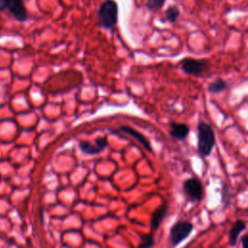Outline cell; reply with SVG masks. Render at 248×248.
<instances>
[{"mask_svg": "<svg viewBox=\"0 0 248 248\" xmlns=\"http://www.w3.org/2000/svg\"><path fill=\"white\" fill-rule=\"evenodd\" d=\"M198 150L203 157H207L211 154L215 143L216 137L212 127L203 121H200L198 126Z\"/></svg>", "mask_w": 248, "mask_h": 248, "instance_id": "6da1fadb", "label": "cell"}, {"mask_svg": "<svg viewBox=\"0 0 248 248\" xmlns=\"http://www.w3.org/2000/svg\"><path fill=\"white\" fill-rule=\"evenodd\" d=\"M98 24L105 29H112L118 21V5L114 0L103 2L97 14Z\"/></svg>", "mask_w": 248, "mask_h": 248, "instance_id": "7a4b0ae2", "label": "cell"}, {"mask_svg": "<svg viewBox=\"0 0 248 248\" xmlns=\"http://www.w3.org/2000/svg\"><path fill=\"white\" fill-rule=\"evenodd\" d=\"M194 231V225L185 220H180L174 223L170 230V242L172 246H177L182 241L187 239Z\"/></svg>", "mask_w": 248, "mask_h": 248, "instance_id": "3957f363", "label": "cell"}, {"mask_svg": "<svg viewBox=\"0 0 248 248\" xmlns=\"http://www.w3.org/2000/svg\"><path fill=\"white\" fill-rule=\"evenodd\" d=\"M179 65L185 74L195 77L202 76L205 71H207L209 67V64L206 60L191 57H185L181 59Z\"/></svg>", "mask_w": 248, "mask_h": 248, "instance_id": "277c9868", "label": "cell"}, {"mask_svg": "<svg viewBox=\"0 0 248 248\" xmlns=\"http://www.w3.org/2000/svg\"><path fill=\"white\" fill-rule=\"evenodd\" d=\"M183 193L187 200L193 202H199L202 200L203 187L202 182L196 177H189L182 184Z\"/></svg>", "mask_w": 248, "mask_h": 248, "instance_id": "5b68a950", "label": "cell"}, {"mask_svg": "<svg viewBox=\"0 0 248 248\" xmlns=\"http://www.w3.org/2000/svg\"><path fill=\"white\" fill-rule=\"evenodd\" d=\"M79 148L83 153L89 154V155H95L100 153L107 145H108V138L106 136L98 137L95 140V143L92 144L89 141L81 140L79 141Z\"/></svg>", "mask_w": 248, "mask_h": 248, "instance_id": "8992f818", "label": "cell"}, {"mask_svg": "<svg viewBox=\"0 0 248 248\" xmlns=\"http://www.w3.org/2000/svg\"><path fill=\"white\" fill-rule=\"evenodd\" d=\"M7 9L17 21L24 22L27 20V10L24 6L23 0H10Z\"/></svg>", "mask_w": 248, "mask_h": 248, "instance_id": "52a82bcc", "label": "cell"}, {"mask_svg": "<svg viewBox=\"0 0 248 248\" xmlns=\"http://www.w3.org/2000/svg\"><path fill=\"white\" fill-rule=\"evenodd\" d=\"M189 132H190V128L185 123H179L174 121H171L170 123L169 134L174 140H184L188 137Z\"/></svg>", "mask_w": 248, "mask_h": 248, "instance_id": "ba28073f", "label": "cell"}, {"mask_svg": "<svg viewBox=\"0 0 248 248\" xmlns=\"http://www.w3.org/2000/svg\"><path fill=\"white\" fill-rule=\"evenodd\" d=\"M119 131H122L128 135H130L131 137H133L137 141H139L148 152H152V146L148 140V139H146L141 133H140L139 131H137L136 129L130 127V126H126V125H123V126H120L119 128Z\"/></svg>", "mask_w": 248, "mask_h": 248, "instance_id": "9c48e42d", "label": "cell"}, {"mask_svg": "<svg viewBox=\"0 0 248 248\" xmlns=\"http://www.w3.org/2000/svg\"><path fill=\"white\" fill-rule=\"evenodd\" d=\"M168 208H169V206L165 202L154 210V212L152 213V216H151V221H150V228L152 231L158 230V228L161 226L165 216L167 215Z\"/></svg>", "mask_w": 248, "mask_h": 248, "instance_id": "30bf717a", "label": "cell"}, {"mask_svg": "<svg viewBox=\"0 0 248 248\" xmlns=\"http://www.w3.org/2000/svg\"><path fill=\"white\" fill-rule=\"evenodd\" d=\"M246 229V223L241 220V219H237L233 225L232 226L230 232H229V243L231 246L234 247L236 245L237 239L239 234Z\"/></svg>", "mask_w": 248, "mask_h": 248, "instance_id": "8fae6325", "label": "cell"}, {"mask_svg": "<svg viewBox=\"0 0 248 248\" xmlns=\"http://www.w3.org/2000/svg\"><path fill=\"white\" fill-rule=\"evenodd\" d=\"M228 88V83L226 80L222 78H217L214 81L210 82L207 86V90L211 94H218L220 92H223Z\"/></svg>", "mask_w": 248, "mask_h": 248, "instance_id": "7c38bea8", "label": "cell"}, {"mask_svg": "<svg viewBox=\"0 0 248 248\" xmlns=\"http://www.w3.org/2000/svg\"><path fill=\"white\" fill-rule=\"evenodd\" d=\"M155 244V238L153 233H145L140 236V242L138 248H152Z\"/></svg>", "mask_w": 248, "mask_h": 248, "instance_id": "4fadbf2b", "label": "cell"}, {"mask_svg": "<svg viewBox=\"0 0 248 248\" xmlns=\"http://www.w3.org/2000/svg\"><path fill=\"white\" fill-rule=\"evenodd\" d=\"M179 9L176 6H170L167 10H166V18L168 19V21H170V23H173L176 21V19L179 16Z\"/></svg>", "mask_w": 248, "mask_h": 248, "instance_id": "5bb4252c", "label": "cell"}, {"mask_svg": "<svg viewBox=\"0 0 248 248\" xmlns=\"http://www.w3.org/2000/svg\"><path fill=\"white\" fill-rule=\"evenodd\" d=\"M165 4V0H146V7L151 10H159L163 7V5Z\"/></svg>", "mask_w": 248, "mask_h": 248, "instance_id": "9a60e30c", "label": "cell"}, {"mask_svg": "<svg viewBox=\"0 0 248 248\" xmlns=\"http://www.w3.org/2000/svg\"><path fill=\"white\" fill-rule=\"evenodd\" d=\"M242 248H248V233H245L240 238Z\"/></svg>", "mask_w": 248, "mask_h": 248, "instance_id": "2e32d148", "label": "cell"}, {"mask_svg": "<svg viewBox=\"0 0 248 248\" xmlns=\"http://www.w3.org/2000/svg\"><path fill=\"white\" fill-rule=\"evenodd\" d=\"M9 2H10V0H0V12H2L8 8Z\"/></svg>", "mask_w": 248, "mask_h": 248, "instance_id": "e0dca14e", "label": "cell"}]
</instances>
